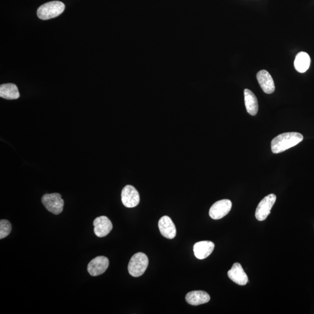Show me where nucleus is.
<instances>
[{"mask_svg": "<svg viewBox=\"0 0 314 314\" xmlns=\"http://www.w3.org/2000/svg\"><path fill=\"white\" fill-rule=\"evenodd\" d=\"M303 141V136L298 132L282 133L271 141V150L274 154H279L298 145Z\"/></svg>", "mask_w": 314, "mask_h": 314, "instance_id": "f257e3e1", "label": "nucleus"}, {"mask_svg": "<svg viewBox=\"0 0 314 314\" xmlns=\"http://www.w3.org/2000/svg\"><path fill=\"white\" fill-rule=\"evenodd\" d=\"M65 5L61 1L47 2L38 8L37 15L40 19H50L60 16L65 10Z\"/></svg>", "mask_w": 314, "mask_h": 314, "instance_id": "f03ea898", "label": "nucleus"}, {"mask_svg": "<svg viewBox=\"0 0 314 314\" xmlns=\"http://www.w3.org/2000/svg\"><path fill=\"white\" fill-rule=\"evenodd\" d=\"M148 266L147 256L142 252H138L131 258L128 264V271L133 277L143 275Z\"/></svg>", "mask_w": 314, "mask_h": 314, "instance_id": "7ed1b4c3", "label": "nucleus"}, {"mask_svg": "<svg viewBox=\"0 0 314 314\" xmlns=\"http://www.w3.org/2000/svg\"><path fill=\"white\" fill-rule=\"evenodd\" d=\"M42 202L49 212L58 215L63 211L64 201L59 193L46 194L42 198Z\"/></svg>", "mask_w": 314, "mask_h": 314, "instance_id": "20e7f679", "label": "nucleus"}, {"mask_svg": "<svg viewBox=\"0 0 314 314\" xmlns=\"http://www.w3.org/2000/svg\"><path fill=\"white\" fill-rule=\"evenodd\" d=\"M276 196L274 194H270L265 197L258 204L255 211V218L259 221L267 219L270 213V210L276 202Z\"/></svg>", "mask_w": 314, "mask_h": 314, "instance_id": "39448f33", "label": "nucleus"}, {"mask_svg": "<svg viewBox=\"0 0 314 314\" xmlns=\"http://www.w3.org/2000/svg\"><path fill=\"white\" fill-rule=\"evenodd\" d=\"M232 203L231 200L224 199L218 201L211 206L209 215L212 219L218 220L222 219L229 214L231 210Z\"/></svg>", "mask_w": 314, "mask_h": 314, "instance_id": "423d86ee", "label": "nucleus"}, {"mask_svg": "<svg viewBox=\"0 0 314 314\" xmlns=\"http://www.w3.org/2000/svg\"><path fill=\"white\" fill-rule=\"evenodd\" d=\"M122 202L127 208H133L140 203V196L138 190L131 185H126L122 189Z\"/></svg>", "mask_w": 314, "mask_h": 314, "instance_id": "0eeeda50", "label": "nucleus"}, {"mask_svg": "<svg viewBox=\"0 0 314 314\" xmlns=\"http://www.w3.org/2000/svg\"><path fill=\"white\" fill-rule=\"evenodd\" d=\"M109 264L108 258L104 256H98L90 262L87 266V270L91 276H99L106 271Z\"/></svg>", "mask_w": 314, "mask_h": 314, "instance_id": "6e6552de", "label": "nucleus"}, {"mask_svg": "<svg viewBox=\"0 0 314 314\" xmlns=\"http://www.w3.org/2000/svg\"><path fill=\"white\" fill-rule=\"evenodd\" d=\"M94 234L98 237H103L112 231L113 226L110 220L106 216L96 218L93 222Z\"/></svg>", "mask_w": 314, "mask_h": 314, "instance_id": "1a4fd4ad", "label": "nucleus"}, {"mask_svg": "<svg viewBox=\"0 0 314 314\" xmlns=\"http://www.w3.org/2000/svg\"><path fill=\"white\" fill-rule=\"evenodd\" d=\"M231 281L240 286H244L249 282L248 276L239 263H235L228 272Z\"/></svg>", "mask_w": 314, "mask_h": 314, "instance_id": "9d476101", "label": "nucleus"}, {"mask_svg": "<svg viewBox=\"0 0 314 314\" xmlns=\"http://www.w3.org/2000/svg\"><path fill=\"white\" fill-rule=\"evenodd\" d=\"M158 228L163 236L173 239L176 235L175 225L170 217L164 216L161 218L158 222Z\"/></svg>", "mask_w": 314, "mask_h": 314, "instance_id": "9b49d317", "label": "nucleus"}, {"mask_svg": "<svg viewBox=\"0 0 314 314\" xmlns=\"http://www.w3.org/2000/svg\"><path fill=\"white\" fill-rule=\"evenodd\" d=\"M257 78L262 90L267 94H272L275 90L274 81L271 75L266 70H262L258 72Z\"/></svg>", "mask_w": 314, "mask_h": 314, "instance_id": "f8f14e48", "label": "nucleus"}, {"mask_svg": "<svg viewBox=\"0 0 314 314\" xmlns=\"http://www.w3.org/2000/svg\"><path fill=\"white\" fill-rule=\"evenodd\" d=\"M214 247L215 244L212 241H199L195 244L193 246L194 255L199 260H203L211 254Z\"/></svg>", "mask_w": 314, "mask_h": 314, "instance_id": "ddd939ff", "label": "nucleus"}, {"mask_svg": "<svg viewBox=\"0 0 314 314\" xmlns=\"http://www.w3.org/2000/svg\"><path fill=\"white\" fill-rule=\"evenodd\" d=\"M210 300V296L207 293L202 290L193 291L186 296V301L192 305L205 304Z\"/></svg>", "mask_w": 314, "mask_h": 314, "instance_id": "4468645a", "label": "nucleus"}, {"mask_svg": "<svg viewBox=\"0 0 314 314\" xmlns=\"http://www.w3.org/2000/svg\"><path fill=\"white\" fill-rule=\"evenodd\" d=\"M244 103L247 111L249 114L255 116L257 114L258 103L257 97L251 90L245 89L244 91Z\"/></svg>", "mask_w": 314, "mask_h": 314, "instance_id": "2eb2a0df", "label": "nucleus"}, {"mask_svg": "<svg viewBox=\"0 0 314 314\" xmlns=\"http://www.w3.org/2000/svg\"><path fill=\"white\" fill-rule=\"evenodd\" d=\"M0 97L7 100H16L20 97L18 89L13 83L2 84L0 86Z\"/></svg>", "mask_w": 314, "mask_h": 314, "instance_id": "dca6fc26", "label": "nucleus"}, {"mask_svg": "<svg viewBox=\"0 0 314 314\" xmlns=\"http://www.w3.org/2000/svg\"><path fill=\"white\" fill-rule=\"evenodd\" d=\"M311 58L307 52H300L296 55L295 63V68L297 71L299 73H304L310 68Z\"/></svg>", "mask_w": 314, "mask_h": 314, "instance_id": "f3484780", "label": "nucleus"}, {"mask_svg": "<svg viewBox=\"0 0 314 314\" xmlns=\"http://www.w3.org/2000/svg\"><path fill=\"white\" fill-rule=\"evenodd\" d=\"M12 231V225L10 221L6 220H0V238L2 239L10 235Z\"/></svg>", "mask_w": 314, "mask_h": 314, "instance_id": "a211bd4d", "label": "nucleus"}]
</instances>
